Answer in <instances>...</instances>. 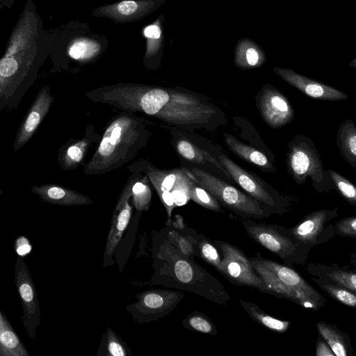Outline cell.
Here are the masks:
<instances>
[{"label":"cell","instance_id":"6da1fadb","mask_svg":"<svg viewBox=\"0 0 356 356\" xmlns=\"http://www.w3.org/2000/svg\"><path fill=\"white\" fill-rule=\"evenodd\" d=\"M95 103L129 113H142L188 131L208 127L216 110L197 93L180 87L119 83L86 92Z\"/></svg>","mask_w":356,"mask_h":356},{"label":"cell","instance_id":"7a4b0ae2","mask_svg":"<svg viewBox=\"0 0 356 356\" xmlns=\"http://www.w3.org/2000/svg\"><path fill=\"white\" fill-rule=\"evenodd\" d=\"M50 51L34 0H26L0 57V112L17 107Z\"/></svg>","mask_w":356,"mask_h":356},{"label":"cell","instance_id":"3957f363","mask_svg":"<svg viewBox=\"0 0 356 356\" xmlns=\"http://www.w3.org/2000/svg\"><path fill=\"white\" fill-rule=\"evenodd\" d=\"M152 123L124 112L108 124L91 159L84 165L86 175H100L132 161L147 145Z\"/></svg>","mask_w":356,"mask_h":356},{"label":"cell","instance_id":"277c9868","mask_svg":"<svg viewBox=\"0 0 356 356\" xmlns=\"http://www.w3.org/2000/svg\"><path fill=\"white\" fill-rule=\"evenodd\" d=\"M287 147L286 168L295 183L302 184L310 178L312 186L319 193L334 189L319 153L308 136L295 135Z\"/></svg>","mask_w":356,"mask_h":356},{"label":"cell","instance_id":"5b68a950","mask_svg":"<svg viewBox=\"0 0 356 356\" xmlns=\"http://www.w3.org/2000/svg\"><path fill=\"white\" fill-rule=\"evenodd\" d=\"M241 222L253 241L279 257L285 265L306 264L312 248L296 239L289 228L251 219H243Z\"/></svg>","mask_w":356,"mask_h":356},{"label":"cell","instance_id":"8992f818","mask_svg":"<svg viewBox=\"0 0 356 356\" xmlns=\"http://www.w3.org/2000/svg\"><path fill=\"white\" fill-rule=\"evenodd\" d=\"M188 169L196 178L197 184L209 192L221 206L242 218L261 220L275 213L271 209L259 202L246 193L208 172L197 167Z\"/></svg>","mask_w":356,"mask_h":356},{"label":"cell","instance_id":"52a82bcc","mask_svg":"<svg viewBox=\"0 0 356 356\" xmlns=\"http://www.w3.org/2000/svg\"><path fill=\"white\" fill-rule=\"evenodd\" d=\"M217 160L234 180L248 195L271 209L275 213L287 211L288 201L257 175L248 172L224 154Z\"/></svg>","mask_w":356,"mask_h":356},{"label":"cell","instance_id":"ba28073f","mask_svg":"<svg viewBox=\"0 0 356 356\" xmlns=\"http://www.w3.org/2000/svg\"><path fill=\"white\" fill-rule=\"evenodd\" d=\"M127 169L131 172H138L145 175L158 195L163 192H170L174 198L186 196L191 185L197 181L186 167L162 170L144 159L129 165Z\"/></svg>","mask_w":356,"mask_h":356},{"label":"cell","instance_id":"9c48e42d","mask_svg":"<svg viewBox=\"0 0 356 356\" xmlns=\"http://www.w3.org/2000/svg\"><path fill=\"white\" fill-rule=\"evenodd\" d=\"M213 243L222 255L220 274L234 285L254 287L268 293L265 284L241 249L220 240H215Z\"/></svg>","mask_w":356,"mask_h":356},{"label":"cell","instance_id":"30bf717a","mask_svg":"<svg viewBox=\"0 0 356 356\" xmlns=\"http://www.w3.org/2000/svg\"><path fill=\"white\" fill-rule=\"evenodd\" d=\"M337 216V208L320 209L305 216L298 224L289 229L296 239L313 248L334 236L336 234L332 221Z\"/></svg>","mask_w":356,"mask_h":356},{"label":"cell","instance_id":"8fae6325","mask_svg":"<svg viewBox=\"0 0 356 356\" xmlns=\"http://www.w3.org/2000/svg\"><path fill=\"white\" fill-rule=\"evenodd\" d=\"M255 100L263 120L273 129L283 127L294 118V110L291 102L270 84L263 86Z\"/></svg>","mask_w":356,"mask_h":356},{"label":"cell","instance_id":"7c38bea8","mask_svg":"<svg viewBox=\"0 0 356 356\" xmlns=\"http://www.w3.org/2000/svg\"><path fill=\"white\" fill-rule=\"evenodd\" d=\"M166 0H120L95 8L92 15L118 24L140 20L164 5Z\"/></svg>","mask_w":356,"mask_h":356},{"label":"cell","instance_id":"4fadbf2b","mask_svg":"<svg viewBox=\"0 0 356 356\" xmlns=\"http://www.w3.org/2000/svg\"><path fill=\"white\" fill-rule=\"evenodd\" d=\"M248 259L253 269L265 284L268 294L287 299L300 306L313 310H318L325 305V303L307 293L282 282L268 268L259 263L256 257H250Z\"/></svg>","mask_w":356,"mask_h":356},{"label":"cell","instance_id":"5bb4252c","mask_svg":"<svg viewBox=\"0 0 356 356\" xmlns=\"http://www.w3.org/2000/svg\"><path fill=\"white\" fill-rule=\"evenodd\" d=\"M54 99L49 86L40 89L18 129L13 146L15 151L23 147L32 138L48 113Z\"/></svg>","mask_w":356,"mask_h":356},{"label":"cell","instance_id":"9a60e30c","mask_svg":"<svg viewBox=\"0 0 356 356\" xmlns=\"http://www.w3.org/2000/svg\"><path fill=\"white\" fill-rule=\"evenodd\" d=\"M273 72L285 82L310 98L318 100L341 101L348 99L342 91L303 76L291 69L275 67Z\"/></svg>","mask_w":356,"mask_h":356},{"label":"cell","instance_id":"2e32d148","mask_svg":"<svg viewBox=\"0 0 356 356\" xmlns=\"http://www.w3.org/2000/svg\"><path fill=\"white\" fill-rule=\"evenodd\" d=\"M170 136V142L174 147L180 160L187 163L197 165L211 164L219 169L230 180L227 172L221 165L217 159L214 158L209 152L198 146L188 136L184 130L165 124Z\"/></svg>","mask_w":356,"mask_h":356},{"label":"cell","instance_id":"e0dca14e","mask_svg":"<svg viewBox=\"0 0 356 356\" xmlns=\"http://www.w3.org/2000/svg\"><path fill=\"white\" fill-rule=\"evenodd\" d=\"M135 178L136 173L132 172L113 211L106 244L105 257H111L113 254L131 219L132 207L129 201L131 199V188Z\"/></svg>","mask_w":356,"mask_h":356},{"label":"cell","instance_id":"ac0fdd59","mask_svg":"<svg viewBox=\"0 0 356 356\" xmlns=\"http://www.w3.org/2000/svg\"><path fill=\"white\" fill-rule=\"evenodd\" d=\"M101 137L92 125H88L82 138L70 139L60 147L58 154L60 167L65 170L78 168L83 163L92 143L99 141Z\"/></svg>","mask_w":356,"mask_h":356},{"label":"cell","instance_id":"d6986e66","mask_svg":"<svg viewBox=\"0 0 356 356\" xmlns=\"http://www.w3.org/2000/svg\"><path fill=\"white\" fill-rule=\"evenodd\" d=\"M164 22L165 17L162 13L142 30L146 41L143 62L149 70H156L161 63L164 49Z\"/></svg>","mask_w":356,"mask_h":356},{"label":"cell","instance_id":"ffe728a7","mask_svg":"<svg viewBox=\"0 0 356 356\" xmlns=\"http://www.w3.org/2000/svg\"><path fill=\"white\" fill-rule=\"evenodd\" d=\"M305 268L318 280L342 286L356 293V273L350 267H340L337 264L326 266L310 262Z\"/></svg>","mask_w":356,"mask_h":356},{"label":"cell","instance_id":"44dd1931","mask_svg":"<svg viewBox=\"0 0 356 356\" xmlns=\"http://www.w3.org/2000/svg\"><path fill=\"white\" fill-rule=\"evenodd\" d=\"M256 259L268 268L282 282L326 303V299L291 267L261 257H256Z\"/></svg>","mask_w":356,"mask_h":356},{"label":"cell","instance_id":"7402d4cb","mask_svg":"<svg viewBox=\"0 0 356 356\" xmlns=\"http://www.w3.org/2000/svg\"><path fill=\"white\" fill-rule=\"evenodd\" d=\"M31 192L44 201L60 205L81 206L92 203V200L80 193L62 186L47 184L33 186Z\"/></svg>","mask_w":356,"mask_h":356},{"label":"cell","instance_id":"603a6c76","mask_svg":"<svg viewBox=\"0 0 356 356\" xmlns=\"http://www.w3.org/2000/svg\"><path fill=\"white\" fill-rule=\"evenodd\" d=\"M264 49L248 38L238 40L234 54V63L236 67L248 70L261 67L266 61Z\"/></svg>","mask_w":356,"mask_h":356},{"label":"cell","instance_id":"cb8c5ba5","mask_svg":"<svg viewBox=\"0 0 356 356\" xmlns=\"http://www.w3.org/2000/svg\"><path fill=\"white\" fill-rule=\"evenodd\" d=\"M223 135L227 147L241 159L259 167L265 172L275 171V166L262 152L242 143L228 133H223Z\"/></svg>","mask_w":356,"mask_h":356},{"label":"cell","instance_id":"d4e9b609","mask_svg":"<svg viewBox=\"0 0 356 356\" xmlns=\"http://www.w3.org/2000/svg\"><path fill=\"white\" fill-rule=\"evenodd\" d=\"M316 325L319 334L336 356L353 355V348L350 337L346 333L335 325L328 324L324 321H318Z\"/></svg>","mask_w":356,"mask_h":356},{"label":"cell","instance_id":"484cf974","mask_svg":"<svg viewBox=\"0 0 356 356\" xmlns=\"http://www.w3.org/2000/svg\"><path fill=\"white\" fill-rule=\"evenodd\" d=\"M337 144L347 163L356 169V127L352 120L341 123L337 134Z\"/></svg>","mask_w":356,"mask_h":356},{"label":"cell","instance_id":"4316f807","mask_svg":"<svg viewBox=\"0 0 356 356\" xmlns=\"http://www.w3.org/2000/svg\"><path fill=\"white\" fill-rule=\"evenodd\" d=\"M239 303L253 321L273 332L284 333L291 325L290 321L280 320L268 314L253 302L239 300Z\"/></svg>","mask_w":356,"mask_h":356},{"label":"cell","instance_id":"83f0119b","mask_svg":"<svg viewBox=\"0 0 356 356\" xmlns=\"http://www.w3.org/2000/svg\"><path fill=\"white\" fill-rule=\"evenodd\" d=\"M132 172L136 173V178L131 188L132 202L137 211H147L152 200V192L148 184L149 180L143 173Z\"/></svg>","mask_w":356,"mask_h":356},{"label":"cell","instance_id":"f1b7e54d","mask_svg":"<svg viewBox=\"0 0 356 356\" xmlns=\"http://www.w3.org/2000/svg\"><path fill=\"white\" fill-rule=\"evenodd\" d=\"M312 280L316 282L323 291L327 293L335 300L349 307L355 308L356 307L355 293L336 284L321 282L313 277Z\"/></svg>","mask_w":356,"mask_h":356},{"label":"cell","instance_id":"f546056e","mask_svg":"<svg viewBox=\"0 0 356 356\" xmlns=\"http://www.w3.org/2000/svg\"><path fill=\"white\" fill-rule=\"evenodd\" d=\"M334 188L350 205L356 206L355 186L346 177L332 169L327 170Z\"/></svg>","mask_w":356,"mask_h":356},{"label":"cell","instance_id":"4dcf8cb0","mask_svg":"<svg viewBox=\"0 0 356 356\" xmlns=\"http://www.w3.org/2000/svg\"><path fill=\"white\" fill-rule=\"evenodd\" d=\"M190 198L197 204L211 211H222L221 205L205 188L194 182L190 188Z\"/></svg>","mask_w":356,"mask_h":356},{"label":"cell","instance_id":"1f68e13d","mask_svg":"<svg viewBox=\"0 0 356 356\" xmlns=\"http://www.w3.org/2000/svg\"><path fill=\"white\" fill-rule=\"evenodd\" d=\"M201 257L221 273V260L218 248L206 238L198 243Z\"/></svg>","mask_w":356,"mask_h":356},{"label":"cell","instance_id":"d6a6232c","mask_svg":"<svg viewBox=\"0 0 356 356\" xmlns=\"http://www.w3.org/2000/svg\"><path fill=\"white\" fill-rule=\"evenodd\" d=\"M187 322L189 327L194 330L213 335L217 334L216 329L212 322L202 314H193L188 318Z\"/></svg>","mask_w":356,"mask_h":356},{"label":"cell","instance_id":"836d02e7","mask_svg":"<svg viewBox=\"0 0 356 356\" xmlns=\"http://www.w3.org/2000/svg\"><path fill=\"white\" fill-rule=\"evenodd\" d=\"M142 303L143 306L149 311L158 312L170 307V301H166L164 295L155 291L148 292L143 296Z\"/></svg>","mask_w":356,"mask_h":356},{"label":"cell","instance_id":"e575fe53","mask_svg":"<svg viewBox=\"0 0 356 356\" xmlns=\"http://www.w3.org/2000/svg\"><path fill=\"white\" fill-rule=\"evenodd\" d=\"M335 234L343 237H356V216L342 218L334 223Z\"/></svg>","mask_w":356,"mask_h":356},{"label":"cell","instance_id":"d590c367","mask_svg":"<svg viewBox=\"0 0 356 356\" xmlns=\"http://www.w3.org/2000/svg\"><path fill=\"white\" fill-rule=\"evenodd\" d=\"M108 354L113 356H125L127 355L123 343L111 330L108 329V339L106 343Z\"/></svg>","mask_w":356,"mask_h":356},{"label":"cell","instance_id":"8d00e7d4","mask_svg":"<svg viewBox=\"0 0 356 356\" xmlns=\"http://www.w3.org/2000/svg\"><path fill=\"white\" fill-rule=\"evenodd\" d=\"M170 239L175 238L177 240V245L181 249L182 252L188 256H191L193 253V248L192 243L184 237H179L177 232H171L169 234Z\"/></svg>","mask_w":356,"mask_h":356},{"label":"cell","instance_id":"74e56055","mask_svg":"<svg viewBox=\"0 0 356 356\" xmlns=\"http://www.w3.org/2000/svg\"><path fill=\"white\" fill-rule=\"evenodd\" d=\"M0 341L8 348H14L19 343V340L16 335L10 330H5L1 334Z\"/></svg>","mask_w":356,"mask_h":356},{"label":"cell","instance_id":"f35d334b","mask_svg":"<svg viewBox=\"0 0 356 356\" xmlns=\"http://www.w3.org/2000/svg\"><path fill=\"white\" fill-rule=\"evenodd\" d=\"M316 356H334V353L331 350L329 345L319 334L316 344Z\"/></svg>","mask_w":356,"mask_h":356},{"label":"cell","instance_id":"ab89813d","mask_svg":"<svg viewBox=\"0 0 356 356\" xmlns=\"http://www.w3.org/2000/svg\"><path fill=\"white\" fill-rule=\"evenodd\" d=\"M19 293L22 298L26 302H31L33 298V292L29 284H23L19 287Z\"/></svg>","mask_w":356,"mask_h":356},{"label":"cell","instance_id":"60d3db41","mask_svg":"<svg viewBox=\"0 0 356 356\" xmlns=\"http://www.w3.org/2000/svg\"><path fill=\"white\" fill-rule=\"evenodd\" d=\"M17 252L19 255H24L30 252L31 245L29 244L27 240L22 237L17 241Z\"/></svg>","mask_w":356,"mask_h":356},{"label":"cell","instance_id":"b9f144b4","mask_svg":"<svg viewBox=\"0 0 356 356\" xmlns=\"http://www.w3.org/2000/svg\"><path fill=\"white\" fill-rule=\"evenodd\" d=\"M15 0H0V5L1 6H6L7 8H10Z\"/></svg>","mask_w":356,"mask_h":356},{"label":"cell","instance_id":"7bdbcfd3","mask_svg":"<svg viewBox=\"0 0 356 356\" xmlns=\"http://www.w3.org/2000/svg\"><path fill=\"white\" fill-rule=\"evenodd\" d=\"M1 193H2V191H1V189H0V194H1Z\"/></svg>","mask_w":356,"mask_h":356}]
</instances>
